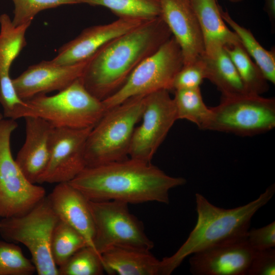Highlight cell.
<instances>
[{"mask_svg": "<svg viewBox=\"0 0 275 275\" xmlns=\"http://www.w3.org/2000/svg\"><path fill=\"white\" fill-rule=\"evenodd\" d=\"M69 183L91 201L168 204L170 190L184 185L186 180L169 176L151 162L129 157L86 167Z\"/></svg>", "mask_w": 275, "mask_h": 275, "instance_id": "6da1fadb", "label": "cell"}, {"mask_svg": "<svg viewBox=\"0 0 275 275\" xmlns=\"http://www.w3.org/2000/svg\"><path fill=\"white\" fill-rule=\"evenodd\" d=\"M172 36L161 16L147 20L100 48L89 59L80 79L89 93L103 101Z\"/></svg>", "mask_w": 275, "mask_h": 275, "instance_id": "7a4b0ae2", "label": "cell"}, {"mask_svg": "<svg viewBox=\"0 0 275 275\" xmlns=\"http://www.w3.org/2000/svg\"><path fill=\"white\" fill-rule=\"evenodd\" d=\"M274 193L273 184L255 200L230 209L217 207L197 193L195 226L179 249L160 261V275L171 274L186 257L197 252L245 238L252 218Z\"/></svg>", "mask_w": 275, "mask_h": 275, "instance_id": "3957f363", "label": "cell"}, {"mask_svg": "<svg viewBox=\"0 0 275 275\" xmlns=\"http://www.w3.org/2000/svg\"><path fill=\"white\" fill-rule=\"evenodd\" d=\"M25 101L14 120L38 117L53 128H93L105 112L102 101L88 92L80 78L54 95H39Z\"/></svg>", "mask_w": 275, "mask_h": 275, "instance_id": "277c9868", "label": "cell"}, {"mask_svg": "<svg viewBox=\"0 0 275 275\" xmlns=\"http://www.w3.org/2000/svg\"><path fill=\"white\" fill-rule=\"evenodd\" d=\"M145 96L132 97L105 111L88 135L86 167L127 158L135 125L141 119Z\"/></svg>", "mask_w": 275, "mask_h": 275, "instance_id": "5b68a950", "label": "cell"}, {"mask_svg": "<svg viewBox=\"0 0 275 275\" xmlns=\"http://www.w3.org/2000/svg\"><path fill=\"white\" fill-rule=\"evenodd\" d=\"M59 220L46 196L26 213L2 218L0 234L5 240L27 248L38 274L59 275L50 251L52 232Z\"/></svg>", "mask_w": 275, "mask_h": 275, "instance_id": "8992f818", "label": "cell"}, {"mask_svg": "<svg viewBox=\"0 0 275 275\" xmlns=\"http://www.w3.org/2000/svg\"><path fill=\"white\" fill-rule=\"evenodd\" d=\"M183 65L181 50L172 36L144 60L116 92L102 101L105 111L132 97L171 90L173 79Z\"/></svg>", "mask_w": 275, "mask_h": 275, "instance_id": "52a82bcc", "label": "cell"}, {"mask_svg": "<svg viewBox=\"0 0 275 275\" xmlns=\"http://www.w3.org/2000/svg\"><path fill=\"white\" fill-rule=\"evenodd\" d=\"M128 204L118 201H89L94 225L93 244L101 255L114 248L150 251L153 242L141 221L131 214Z\"/></svg>", "mask_w": 275, "mask_h": 275, "instance_id": "ba28073f", "label": "cell"}, {"mask_svg": "<svg viewBox=\"0 0 275 275\" xmlns=\"http://www.w3.org/2000/svg\"><path fill=\"white\" fill-rule=\"evenodd\" d=\"M205 130L253 136L275 127V100L259 95L222 97Z\"/></svg>", "mask_w": 275, "mask_h": 275, "instance_id": "9c48e42d", "label": "cell"}, {"mask_svg": "<svg viewBox=\"0 0 275 275\" xmlns=\"http://www.w3.org/2000/svg\"><path fill=\"white\" fill-rule=\"evenodd\" d=\"M16 120L0 121V216L22 215L46 196L45 189L29 181L15 159L11 148V137L17 128Z\"/></svg>", "mask_w": 275, "mask_h": 275, "instance_id": "30bf717a", "label": "cell"}, {"mask_svg": "<svg viewBox=\"0 0 275 275\" xmlns=\"http://www.w3.org/2000/svg\"><path fill=\"white\" fill-rule=\"evenodd\" d=\"M169 92L162 90L145 96L142 123L134 129L129 157L150 162L178 120L175 103Z\"/></svg>", "mask_w": 275, "mask_h": 275, "instance_id": "8fae6325", "label": "cell"}, {"mask_svg": "<svg viewBox=\"0 0 275 275\" xmlns=\"http://www.w3.org/2000/svg\"><path fill=\"white\" fill-rule=\"evenodd\" d=\"M92 128H53L48 163L38 183L69 182L86 167L85 147Z\"/></svg>", "mask_w": 275, "mask_h": 275, "instance_id": "7c38bea8", "label": "cell"}, {"mask_svg": "<svg viewBox=\"0 0 275 275\" xmlns=\"http://www.w3.org/2000/svg\"><path fill=\"white\" fill-rule=\"evenodd\" d=\"M90 59L68 65H57L51 60L43 61L30 66L12 79L13 85L18 96L24 100L60 91L81 76Z\"/></svg>", "mask_w": 275, "mask_h": 275, "instance_id": "4fadbf2b", "label": "cell"}, {"mask_svg": "<svg viewBox=\"0 0 275 275\" xmlns=\"http://www.w3.org/2000/svg\"><path fill=\"white\" fill-rule=\"evenodd\" d=\"M159 1L160 16L180 47L184 65L194 62L205 53V46L201 27L190 0Z\"/></svg>", "mask_w": 275, "mask_h": 275, "instance_id": "5bb4252c", "label": "cell"}, {"mask_svg": "<svg viewBox=\"0 0 275 275\" xmlns=\"http://www.w3.org/2000/svg\"><path fill=\"white\" fill-rule=\"evenodd\" d=\"M146 21L119 18L111 23L88 27L74 39L61 46L51 61L57 65H68L86 61L111 40Z\"/></svg>", "mask_w": 275, "mask_h": 275, "instance_id": "9a60e30c", "label": "cell"}, {"mask_svg": "<svg viewBox=\"0 0 275 275\" xmlns=\"http://www.w3.org/2000/svg\"><path fill=\"white\" fill-rule=\"evenodd\" d=\"M254 250L246 238L197 252L189 260L194 275H247Z\"/></svg>", "mask_w": 275, "mask_h": 275, "instance_id": "2e32d148", "label": "cell"}, {"mask_svg": "<svg viewBox=\"0 0 275 275\" xmlns=\"http://www.w3.org/2000/svg\"><path fill=\"white\" fill-rule=\"evenodd\" d=\"M24 119L25 140L15 159L27 179L36 184L48 163L54 128L40 118L28 116Z\"/></svg>", "mask_w": 275, "mask_h": 275, "instance_id": "e0dca14e", "label": "cell"}, {"mask_svg": "<svg viewBox=\"0 0 275 275\" xmlns=\"http://www.w3.org/2000/svg\"><path fill=\"white\" fill-rule=\"evenodd\" d=\"M47 196L59 218L77 231L94 249V222L85 196L69 182L57 184Z\"/></svg>", "mask_w": 275, "mask_h": 275, "instance_id": "ac0fdd59", "label": "cell"}, {"mask_svg": "<svg viewBox=\"0 0 275 275\" xmlns=\"http://www.w3.org/2000/svg\"><path fill=\"white\" fill-rule=\"evenodd\" d=\"M202 32L205 54L242 44L236 34L227 27L217 0H190Z\"/></svg>", "mask_w": 275, "mask_h": 275, "instance_id": "d6986e66", "label": "cell"}, {"mask_svg": "<svg viewBox=\"0 0 275 275\" xmlns=\"http://www.w3.org/2000/svg\"><path fill=\"white\" fill-rule=\"evenodd\" d=\"M101 256L104 270L109 274L160 275V261L150 251L114 248Z\"/></svg>", "mask_w": 275, "mask_h": 275, "instance_id": "ffe728a7", "label": "cell"}, {"mask_svg": "<svg viewBox=\"0 0 275 275\" xmlns=\"http://www.w3.org/2000/svg\"><path fill=\"white\" fill-rule=\"evenodd\" d=\"M206 78L215 85L223 98L250 94L244 86L235 65L223 48L210 55L202 56Z\"/></svg>", "mask_w": 275, "mask_h": 275, "instance_id": "44dd1931", "label": "cell"}, {"mask_svg": "<svg viewBox=\"0 0 275 275\" xmlns=\"http://www.w3.org/2000/svg\"><path fill=\"white\" fill-rule=\"evenodd\" d=\"M221 16L225 22L239 38L249 55L259 67L268 81L275 84V52L267 50L256 39L251 31L241 26L230 16L227 11L220 7Z\"/></svg>", "mask_w": 275, "mask_h": 275, "instance_id": "7402d4cb", "label": "cell"}, {"mask_svg": "<svg viewBox=\"0 0 275 275\" xmlns=\"http://www.w3.org/2000/svg\"><path fill=\"white\" fill-rule=\"evenodd\" d=\"M31 24L16 26L7 14L0 15V75L10 73L13 61L26 45L25 34Z\"/></svg>", "mask_w": 275, "mask_h": 275, "instance_id": "603a6c76", "label": "cell"}, {"mask_svg": "<svg viewBox=\"0 0 275 275\" xmlns=\"http://www.w3.org/2000/svg\"><path fill=\"white\" fill-rule=\"evenodd\" d=\"M173 98L177 118L191 122L202 130L205 128L211 115V107L205 104L200 88L174 91Z\"/></svg>", "mask_w": 275, "mask_h": 275, "instance_id": "cb8c5ba5", "label": "cell"}, {"mask_svg": "<svg viewBox=\"0 0 275 275\" xmlns=\"http://www.w3.org/2000/svg\"><path fill=\"white\" fill-rule=\"evenodd\" d=\"M235 65L244 86L251 94L261 95L269 86L262 71L242 44L224 48Z\"/></svg>", "mask_w": 275, "mask_h": 275, "instance_id": "d4e9b609", "label": "cell"}, {"mask_svg": "<svg viewBox=\"0 0 275 275\" xmlns=\"http://www.w3.org/2000/svg\"><path fill=\"white\" fill-rule=\"evenodd\" d=\"M85 4L105 7L119 18L149 20L161 15L159 0H86Z\"/></svg>", "mask_w": 275, "mask_h": 275, "instance_id": "484cf974", "label": "cell"}, {"mask_svg": "<svg viewBox=\"0 0 275 275\" xmlns=\"http://www.w3.org/2000/svg\"><path fill=\"white\" fill-rule=\"evenodd\" d=\"M86 246L89 245L82 235L59 219L53 229L50 243L51 256L58 267L76 252Z\"/></svg>", "mask_w": 275, "mask_h": 275, "instance_id": "4316f807", "label": "cell"}, {"mask_svg": "<svg viewBox=\"0 0 275 275\" xmlns=\"http://www.w3.org/2000/svg\"><path fill=\"white\" fill-rule=\"evenodd\" d=\"M59 275H100L103 273L101 255L90 246L76 252L58 267Z\"/></svg>", "mask_w": 275, "mask_h": 275, "instance_id": "83f0119b", "label": "cell"}, {"mask_svg": "<svg viewBox=\"0 0 275 275\" xmlns=\"http://www.w3.org/2000/svg\"><path fill=\"white\" fill-rule=\"evenodd\" d=\"M36 272L33 262L19 245L0 240V275H32Z\"/></svg>", "mask_w": 275, "mask_h": 275, "instance_id": "f1b7e54d", "label": "cell"}, {"mask_svg": "<svg viewBox=\"0 0 275 275\" xmlns=\"http://www.w3.org/2000/svg\"><path fill=\"white\" fill-rule=\"evenodd\" d=\"M14 4L12 20L17 26L31 23L40 11L63 5L85 4L86 0H12Z\"/></svg>", "mask_w": 275, "mask_h": 275, "instance_id": "f546056e", "label": "cell"}, {"mask_svg": "<svg viewBox=\"0 0 275 275\" xmlns=\"http://www.w3.org/2000/svg\"><path fill=\"white\" fill-rule=\"evenodd\" d=\"M205 78V70L201 56L194 62L183 66L173 79L171 90L199 88Z\"/></svg>", "mask_w": 275, "mask_h": 275, "instance_id": "4dcf8cb0", "label": "cell"}, {"mask_svg": "<svg viewBox=\"0 0 275 275\" xmlns=\"http://www.w3.org/2000/svg\"><path fill=\"white\" fill-rule=\"evenodd\" d=\"M0 103L4 117L13 120L16 112L25 103L18 96L10 73L0 75Z\"/></svg>", "mask_w": 275, "mask_h": 275, "instance_id": "1f68e13d", "label": "cell"}, {"mask_svg": "<svg viewBox=\"0 0 275 275\" xmlns=\"http://www.w3.org/2000/svg\"><path fill=\"white\" fill-rule=\"evenodd\" d=\"M246 240L254 251H259L275 246V222L260 228L249 230Z\"/></svg>", "mask_w": 275, "mask_h": 275, "instance_id": "d6a6232c", "label": "cell"}, {"mask_svg": "<svg viewBox=\"0 0 275 275\" xmlns=\"http://www.w3.org/2000/svg\"><path fill=\"white\" fill-rule=\"evenodd\" d=\"M274 274V248L254 251L247 275Z\"/></svg>", "mask_w": 275, "mask_h": 275, "instance_id": "836d02e7", "label": "cell"}, {"mask_svg": "<svg viewBox=\"0 0 275 275\" xmlns=\"http://www.w3.org/2000/svg\"><path fill=\"white\" fill-rule=\"evenodd\" d=\"M264 10L271 21L275 19V0H265Z\"/></svg>", "mask_w": 275, "mask_h": 275, "instance_id": "e575fe53", "label": "cell"}, {"mask_svg": "<svg viewBox=\"0 0 275 275\" xmlns=\"http://www.w3.org/2000/svg\"><path fill=\"white\" fill-rule=\"evenodd\" d=\"M229 1H230L232 2H238L241 1V0H229Z\"/></svg>", "mask_w": 275, "mask_h": 275, "instance_id": "d590c367", "label": "cell"}, {"mask_svg": "<svg viewBox=\"0 0 275 275\" xmlns=\"http://www.w3.org/2000/svg\"><path fill=\"white\" fill-rule=\"evenodd\" d=\"M3 119V116L2 113H0V121Z\"/></svg>", "mask_w": 275, "mask_h": 275, "instance_id": "8d00e7d4", "label": "cell"}, {"mask_svg": "<svg viewBox=\"0 0 275 275\" xmlns=\"http://www.w3.org/2000/svg\"><path fill=\"white\" fill-rule=\"evenodd\" d=\"M1 220H2V218L0 216V226H1Z\"/></svg>", "mask_w": 275, "mask_h": 275, "instance_id": "74e56055", "label": "cell"}]
</instances>
